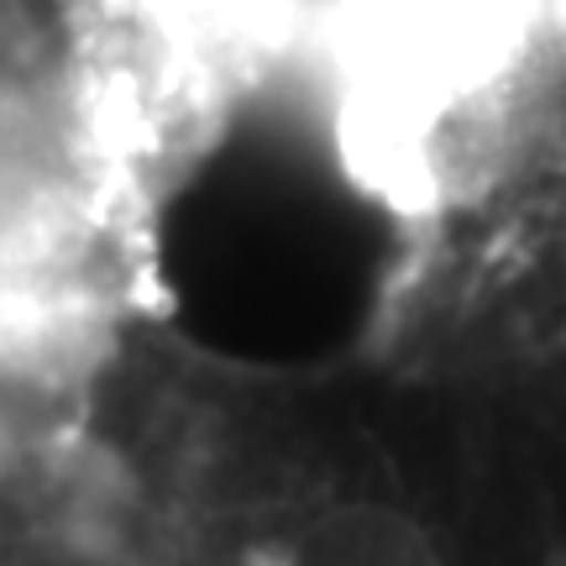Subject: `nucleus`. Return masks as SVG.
Instances as JSON below:
<instances>
[{
  "mask_svg": "<svg viewBox=\"0 0 566 566\" xmlns=\"http://www.w3.org/2000/svg\"><path fill=\"white\" fill-rule=\"evenodd\" d=\"M535 27L546 42H566V0H535Z\"/></svg>",
  "mask_w": 566,
  "mask_h": 566,
  "instance_id": "2",
  "label": "nucleus"
},
{
  "mask_svg": "<svg viewBox=\"0 0 566 566\" xmlns=\"http://www.w3.org/2000/svg\"><path fill=\"white\" fill-rule=\"evenodd\" d=\"M283 566H446L436 541L388 504H336L294 535Z\"/></svg>",
  "mask_w": 566,
  "mask_h": 566,
  "instance_id": "1",
  "label": "nucleus"
}]
</instances>
